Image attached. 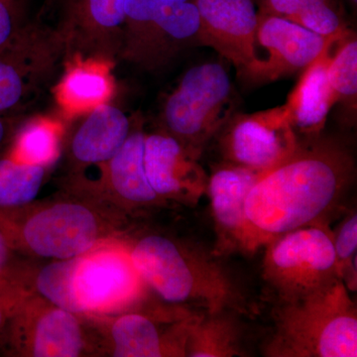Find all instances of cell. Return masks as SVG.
<instances>
[{
	"mask_svg": "<svg viewBox=\"0 0 357 357\" xmlns=\"http://www.w3.org/2000/svg\"><path fill=\"white\" fill-rule=\"evenodd\" d=\"M249 191L245 213L258 248L291 230L328 222L354 181V156L333 138L305 136Z\"/></svg>",
	"mask_w": 357,
	"mask_h": 357,
	"instance_id": "obj_1",
	"label": "cell"
},
{
	"mask_svg": "<svg viewBox=\"0 0 357 357\" xmlns=\"http://www.w3.org/2000/svg\"><path fill=\"white\" fill-rule=\"evenodd\" d=\"M129 213L76 184L53 198L0 208V229L14 252L34 259L77 257L129 231Z\"/></svg>",
	"mask_w": 357,
	"mask_h": 357,
	"instance_id": "obj_2",
	"label": "cell"
},
{
	"mask_svg": "<svg viewBox=\"0 0 357 357\" xmlns=\"http://www.w3.org/2000/svg\"><path fill=\"white\" fill-rule=\"evenodd\" d=\"M149 290L170 304H194L206 312H248L245 298L218 257L194 243L160 234L122 237Z\"/></svg>",
	"mask_w": 357,
	"mask_h": 357,
	"instance_id": "obj_3",
	"label": "cell"
},
{
	"mask_svg": "<svg viewBox=\"0 0 357 357\" xmlns=\"http://www.w3.org/2000/svg\"><path fill=\"white\" fill-rule=\"evenodd\" d=\"M264 356L356 357V306L344 282L338 279L299 299L277 303Z\"/></svg>",
	"mask_w": 357,
	"mask_h": 357,
	"instance_id": "obj_4",
	"label": "cell"
},
{
	"mask_svg": "<svg viewBox=\"0 0 357 357\" xmlns=\"http://www.w3.org/2000/svg\"><path fill=\"white\" fill-rule=\"evenodd\" d=\"M234 107V89L225 67L220 63L196 66L167 98L160 130L199 159L208 141L231 119Z\"/></svg>",
	"mask_w": 357,
	"mask_h": 357,
	"instance_id": "obj_5",
	"label": "cell"
},
{
	"mask_svg": "<svg viewBox=\"0 0 357 357\" xmlns=\"http://www.w3.org/2000/svg\"><path fill=\"white\" fill-rule=\"evenodd\" d=\"M0 354L16 357L102 356L93 326L84 316L33 293L0 335Z\"/></svg>",
	"mask_w": 357,
	"mask_h": 357,
	"instance_id": "obj_6",
	"label": "cell"
},
{
	"mask_svg": "<svg viewBox=\"0 0 357 357\" xmlns=\"http://www.w3.org/2000/svg\"><path fill=\"white\" fill-rule=\"evenodd\" d=\"M333 237L328 222H324L291 230L265 244L262 276L276 303L299 299L340 279Z\"/></svg>",
	"mask_w": 357,
	"mask_h": 357,
	"instance_id": "obj_7",
	"label": "cell"
},
{
	"mask_svg": "<svg viewBox=\"0 0 357 357\" xmlns=\"http://www.w3.org/2000/svg\"><path fill=\"white\" fill-rule=\"evenodd\" d=\"M148 290L122 237L77 257L73 292L79 316L109 317L139 311Z\"/></svg>",
	"mask_w": 357,
	"mask_h": 357,
	"instance_id": "obj_8",
	"label": "cell"
},
{
	"mask_svg": "<svg viewBox=\"0 0 357 357\" xmlns=\"http://www.w3.org/2000/svg\"><path fill=\"white\" fill-rule=\"evenodd\" d=\"M131 311L109 317L86 316L102 354L114 357H185L197 314Z\"/></svg>",
	"mask_w": 357,
	"mask_h": 357,
	"instance_id": "obj_9",
	"label": "cell"
},
{
	"mask_svg": "<svg viewBox=\"0 0 357 357\" xmlns=\"http://www.w3.org/2000/svg\"><path fill=\"white\" fill-rule=\"evenodd\" d=\"M65 42L60 30L26 25L0 48V115H9L29 102L53 76Z\"/></svg>",
	"mask_w": 357,
	"mask_h": 357,
	"instance_id": "obj_10",
	"label": "cell"
},
{
	"mask_svg": "<svg viewBox=\"0 0 357 357\" xmlns=\"http://www.w3.org/2000/svg\"><path fill=\"white\" fill-rule=\"evenodd\" d=\"M220 131L225 161L259 173L288 158L299 143L284 105L255 114H234Z\"/></svg>",
	"mask_w": 357,
	"mask_h": 357,
	"instance_id": "obj_11",
	"label": "cell"
},
{
	"mask_svg": "<svg viewBox=\"0 0 357 357\" xmlns=\"http://www.w3.org/2000/svg\"><path fill=\"white\" fill-rule=\"evenodd\" d=\"M132 128L121 150L100 170L98 180H89L84 176L70 177L73 182L83 185L122 211L166 206L148 182L144 167V121L140 115L132 119Z\"/></svg>",
	"mask_w": 357,
	"mask_h": 357,
	"instance_id": "obj_12",
	"label": "cell"
},
{
	"mask_svg": "<svg viewBox=\"0 0 357 357\" xmlns=\"http://www.w3.org/2000/svg\"><path fill=\"white\" fill-rule=\"evenodd\" d=\"M261 174L227 162L208 177L206 195L217 232V243L211 252L218 257L236 250L249 255L257 250L246 217L245 201Z\"/></svg>",
	"mask_w": 357,
	"mask_h": 357,
	"instance_id": "obj_13",
	"label": "cell"
},
{
	"mask_svg": "<svg viewBox=\"0 0 357 357\" xmlns=\"http://www.w3.org/2000/svg\"><path fill=\"white\" fill-rule=\"evenodd\" d=\"M328 37L310 31L290 21L258 13L256 42L268 52L241 75L250 84L276 81L306 69L323 49Z\"/></svg>",
	"mask_w": 357,
	"mask_h": 357,
	"instance_id": "obj_14",
	"label": "cell"
},
{
	"mask_svg": "<svg viewBox=\"0 0 357 357\" xmlns=\"http://www.w3.org/2000/svg\"><path fill=\"white\" fill-rule=\"evenodd\" d=\"M199 14L197 46L211 47L239 76L257 60L258 13L252 0H194Z\"/></svg>",
	"mask_w": 357,
	"mask_h": 357,
	"instance_id": "obj_15",
	"label": "cell"
},
{
	"mask_svg": "<svg viewBox=\"0 0 357 357\" xmlns=\"http://www.w3.org/2000/svg\"><path fill=\"white\" fill-rule=\"evenodd\" d=\"M144 167L148 182L166 203L196 206L206 195L208 176L199 159L163 131L145 135Z\"/></svg>",
	"mask_w": 357,
	"mask_h": 357,
	"instance_id": "obj_16",
	"label": "cell"
},
{
	"mask_svg": "<svg viewBox=\"0 0 357 357\" xmlns=\"http://www.w3.org/2000/svg\"><path fill=\"white\" fill-rule=\"evenodd\" d=\"M126 0H72L60 32L66 58L119 59Z\"/></svg>",
	"mask_w": 357,
	"mask_h": 357,
	"instance_id": "obj_17",
	"label": "cell"
},
{
	"mask_svg": "<svg viewBox=\"0 0 357 357\" xmlns=\"http://www.w3.org/2000/svg\"><path fill=\"white\" fill-rule=\"evenodd\" d=\"M132 121L109 103L89 112L68 141L69 177L82 175L89 167L107 163L128 139Z\"/></svg>",
	"mask_w": 357,
	"mask_h": 357,
	"instance_id": "obj_18",
	"label": "cell"
},
{
	"mask_svg": "<svg viewBox=\"0 0 357 357\" xmlns=\"http://www.w3.org/2000/svg\"><path fill=\"white\" fill-rule=\"evenodd\" d=\"M351 30L328 37L325 48L303 70L299 81L284 105L289 121L296 132L304 136L319 135L326 119L335 105L328 81V69L335 47Z\"/></svg>",
	"mask_w": 357,
	"mask_h": 357,
	"instance_id": "obj_19",
	"label": "cell"
},
{
	"mask_svg": "<svg viewBox=\"0 0 357 357\" xmlns=\"http://www.w3.org/2000/svg\"><path fill=\"white\" fill-rule=\"evenodd\" d=\"M114 63L79 55L68 57L65 72L55 88L56 102L67 121L109 103L115 84Z\"/></svg>",
	"mask_w": 357,
	"mask_h": 357,
	"instance_id": "obj_20",
	"label": "cell"
},
{
	"mask_svg": "<svg viewBox=\"0 0 357 357\" xmlns=\"http://www.w3.org/2000/svg\"><path fill=\"white\" fill-rule=\"evenodd\" d=\"M231 310L198 314L188 335L185 356H243V331Z\"/></svg>",
	"mask_w": 357,
	"mask_h": 357,
	"instance_id": "obj_21",
	"label": "cell"
},
{
	"mask_svg": "<svg viewBox=\"0 0 357 357\" xmlns=\"http://www.w3.org/2000/svg\"><path fill=\"white\" fill-rule=\"evenodd\" d=\"M65 128L50 117H34L17 126L1 152L11 158L52 168L62 151Z\"/></svg>",
	"mask_w": 357,
	"mask_h": 357,
	"instance_id": "obj_22",
	"label": "cell"
},
{
	"mask_svg": "<svg viewBox=\"0 0 357 357\" xmlns=\"http://www.w3.org/2000/svg\"><path fill=\"white\" fill-rule=\"evenodd\" d=\"M258 13L290 21L324 37L349 30L330 0H261Z\"/></svg>",
	"mask_w": 357,
	"mask_h": 357,
	"instance_id": "obj_23",
	"label": "cell"
},
{
	"mask_svg": "<svg viewBox=\"0 0 357 357\" xmlns=\"http://www.w3.org/2000/svg\"><path fill=\"white\" fill-rule=\"evenodd\" d=\"M50 169L0 152V208H17L35 201Z\"/></svg>",
	"mask_w": 357,
	"mask_h": 357,
	"instance_id": "obj_24",
	"label": "cell"
},
{
	"mask_svg": "<svg viewBox=\"0 0 357 357\" xmlns=\"http://www.w3.org/2000/svg\"><path fill=\"white\" fill-rule=\"evenodd\" d=\"M181 1L185 0H126L119 59L131 62L155 23Z\"/></svg>",
	"mask_w": 357,
	"mask_h": 357,
	"instance_id": "obj_25",
	"label": "cell"
},
{
	"mask_svg": "<svg viewBox=\"0 0 357 357\" xmlns=\"http://www.w3.org/2000/svg\"><path fill=\"white\" fill-rule=\"evenodd\" d=\"M77 257L50 260L48 264L43 266L32 267L31 287L33 293L49 301L55 306L79 314L73 292V278Z\"/></svg>",
	"mask_w": 357,
	"mask_h": 357,
	"instance_id": "obj_26",
	"label": "cell"
},
{
	"mask_svg": "<svg viewBox=\"0 0 357 357\" xmlns=\"http://www.w3.org/2000/svg\"><path fill=\"white\" fill-rule=\"evenodd\" d=\"M328 81L335 103L356 110L357 41L351 31L337 45L328 69Z\"/></svg>",
	"mask_w": 357,
	"mask_h": 357,
	"instance_id": "obj_27",
	"label": "cell"
},
{
	"mask_svg": "<svg viewBox=\"0 0 357 357\" xmlns=\"http://www.w3.org/2000/svg\"><path fill=\"white\" fill-rule=\"evenodd\" d=\"M31 270L32 264L18 258L0 274V335L14 312L33 294Z\"/></svg>",
	"mask_w": 357,
	"mask_h": 357,
	"instance_id": "obj_28",
	"label": "cell"
},
{
	"mask_svg": "<svg viewBox=\"0 0 357 357\" xmlns=\"http://www.w3.org/2000/svg\"><path fill=\"white\" fill-rule=\"evenodd\" d=\"M337 273L349 292L356 291L357 215L351 211L333 231Z\"/></svg>",
	"mask_w": 357,
	"mask_h": 357,
	"instance_id": "obj_29",
	"label": "cell"
},
{
	"mask_svg": "<svg viewBox=\"0 0 357 357\" xmlns=\"http://www.w3.org/2000/svg\"><path fill=\"white\" fill-rule=\"evenodd\" d=\"M23 0H0V48L22 31L24 23Z\"/></svg>",
	"mask_w": 357,
	"mask_h": 357,
	"instance_id": "obj_30",
	"label": "cell"
},
{
	"mask_svg": "<svg viewBox=\"0 0 357 357\" xmlns=\"http://www.w3.org/2000/svg\"><path fill=\"white\" fill-rule=\"evenodd\" d=\"M18 258L20 255L14 252L3 232L0 229V274L8 269Z\"/></svg>",
	"mask_w": 357,
	"mask_h": 357,
	"instance_id": "obj_31",
	"label": "cell"
},
{
	"mask_svg": "<svg viewBox=\"0 0 357 357\" xmlns=\"http://www.w3.org/2000/svg\"><path fill=\"white\" fill-rule=\"evenodd\" d=\"M15 119L9 115H0V152L2 151L13 133L15 132L17 126H16Z\"/></svg>",
	"mask_w": 357,
	"mask_h": 357,
	"instance_id": "obj_32",
	"label": "cell"
},
{
	"mask_svg": "<svg viewBox=\"0 0 357 357\" xmlns=\"http://www.w3.org/2000/svg\"><path fill=\"white\" fill-rule=\"evenodd\" d=\"M60 0H46L47 4L48 6H51V4L56 3V2H59Z\"/></svg>",
	"mask_w": 357,
	"mask_h": 357,
	"instance_id": "obj_33",
	"label": "cell"
},
{
	"mask_svg": "<svg viewBox=\"0 0 357 357\" xmlns=\"http://www.w3.org/2000/svg\"><path fill=\"white\" fill-rule=\"evenodd\" d=\"M352 1H354V3H356L357 0H352Z\"/></svg>",
	"mask_w": 357,
	"mask_h": 357,
	"instance_id": "obj_34",
	"label": "cell"
}]
</instances>
